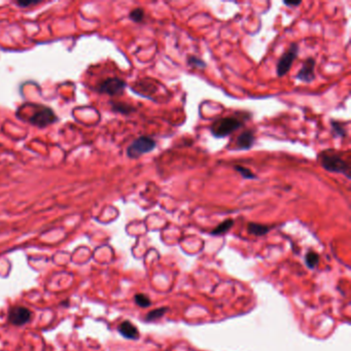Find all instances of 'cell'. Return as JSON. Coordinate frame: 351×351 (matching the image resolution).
I'll return each instance as SVG.
<instances>
[{
    "instance_id": "1",
    "label": "cell",
    "mask_w": 351,
    "mask_h": 351,
    "mask_svg": "<svg viewBox=\"0 0 351 351\" xmlns=\"http://www.w3.org/2000/svg\"><path fill=\"white\" fill-rule=\"evenodd\" d=\"M319 160L327 171L344 174L347 179H350V166L340 156L330 154V152H324L319 156Z\"/></svg>"
},
{
    "instance_id": "2",
    "label": "cell",
    "mask_w": 351,
    "mask_h": 351,
    "mask_svg": "<svg viewBox=\"0 0 351 351\" xmlns=\"http://www.w3.org/2000/svg\"><path fill=\"white\" fill-rule=\"evenodd\" d=\"M157 147V142L149 136H142L129 146L127 150V155L131 159L140 158L143 155L153 152Z\"/></svg>"
},
{
    "instance_id": "3",
    "label": "cell",
    "mask_w": 351,
    "mask_h": 351,
    "mask_svg": "<svg viewBox=\"0 0 351 351\" xmlns=\"http://www.w3.org/2000/svg\"><path fill=\"white\" fill-rule=\"evenodd\" d=\"M242 127V122L236 118H222L216 121L210 128L212 134L217 138H224Z\"/></svg>"
},
{
    "instance_id": "4",
    "label": "cell",
    "mask_w": 351,
    "mask_h": 351,
    "mask_svg": "<svg viewBox=\"0 0 351 351\" xmlns=\"http://www.w3.org/2000/svg\"><path fill=\"white\" fill-rule=\"evenodd\" d=\"M298 53H299V46L298 44L293 43L290 49L287 52H285L282 57H280L276 67V73L279 78H283L289 74L294 61L298 57Z\"/></svg>"
},
{
    "instance_id": "5",
    "label": "cell",
    "mask_w": 351,
    "mask_h": 351,
    "mask_svg": "<svg viewBox=\"0 0 351 351\" xmlns=\"http://www.w3.org/2000/svg\"><path fill=\"white\" fill-rule=\"evenodd\" d=\"M57 121V117L55 113L49 108H42L37 113H34L33 116L29 119V122L40 128H45L47 126L52 125Z\"/></svg>"
},
{
    "instance_id": "6",
    "label": "cell",
    "mask_w": 351,
    "mask_h": 351,
    "mask_svg": "<svg viewBox=\"0 0 351 351\" xmlns=\"http://www.w3.org/2000/svg\"><path fill=\"white\" fill-rule=\"evenodd\" d=\"M32 312L23 306H14L9 310V322L14 326H24L31 321Z\"/></svg>"
},
{
    "instance_id": "7",
    "label": "cell",
    "mask_w": 351,
    "mask_h": 351,
    "mask_svg": "<svg viewBox=\"0 0 351 351\" xmlns=\"http://www.w3.org/2000/svg\"><path fill=\"white\" fill-rule=\"evenodd\" d=\"M126 88V83L118 78H111L103 81L98 86V91L102 94H108L111 96L120 95L124 92Z\"/></svg>"
},
{
    "instance_id": "8",
    "label": "cell",
    "mask_w": 351,
    "mask_h": 351,
    "mask_svg": "<svg viewBox=\"0 0 351 351\" xmlns=\"http://www.w3.org/2000/svg\"><path fill=\"white\" fill-rule=\"evenodd\" d=\"M317 61L313 58H308L306 61H304L301 69L299 70V73L296 76V79L305 83V84H310L315 80V73L314 68Z\"/></svg>"
},
{
    "instance_id": "9",
    "label": "cell",
    "mask_w": 351,
    "mask_h": 351,
    "mask_svg": "<svg viewBox=\"0 0 351 351\" xmlns=\"http://www.w3.org/2000/svg\"><path fill=\"white\" fill-rule=\"evenodd\" d=\"M255 133L251 130H248L245 132H242L237 140H236V148L239 151H248L250 149L253 148L254 144H255Z\"/></svg>"
},
{
    "instance_id": "10",
    "label": "cell",
    "mask_w": 351,
    "mask_h": 351,
    "mask_svg": "<svg viewBox=\"0 0 351 351\" xmlns=\"http://www.w3.org/2000/svg\"><path fill=\"white\" fill-rule=\"evenodd\" d=\"M118 331L126 339L137 340L139 338V331H138V329L129 321L123 322L119 326Z\"/></svg>"
},
{
    "instance_id": "11",
    "label": "cell",
    "mask_w": 351,
    "mask_h": 351,
    "mask_svg": "<svg viewBox=\"0 0 351 351\" xmlns=\"http://www.w3.org/2000/svg\"><path fill=\"white\" fill-rule=\"evenodd\" d=\"M248 231L254 236H264L270 231V227L257 223H250L248 225Z\"/></svg>"
},
{
    "instance_id": "12",
    "label": "cell",
    "mask_w": 351,
    "mask_h": 351,
    "mask_svg": "<svg viewBox=\"0 0 351 351\" xmlns=\"http://www.w3.org/2000/svg\"><path fill=\"white\" fill-rule=\"evenodd\" d=\"M233 226H234V221L233 220H231V219L226 220V221H224L222 224H220L217 228H215L212 231V235H214V236L223 235V234L227 233L229 230H231Z\"/></svg>"
},
{
    "instance_id": "13",
    "label": "cell",
    "mask_w": 351,
    "mask_h": 351,
    "mask_svg": "<svg viewBox=\"0 0 351 351\" xmlns=\"http://www.w3.org/2000/svg\"><path fill=\"white\" fill-rule=\"evenodd\" d=\"M167 312H168V308L167 307H162V308H157L155 310H152V311H150L146 315V321L147 322L158 321V320L162 319Z\"/></svg>"
},
{
    "instance_id": "14",
    "label": "cell",
    "mask_w": 351,
    "mask_h": 351,
    "mask_svg": "<svg viewBox=\"0 0 351 351\" xmlns=\"http://www.w3.org/2000/svg\"><path fill=\"white\" fill-rule=\"evenodd\" d=\"M331 126H332V132L335 137H341V138L346 137L347 131L345 129L344 124L337 121H331Z\"/></svg>"
},
{
    "instance_id": "15",
    "label": "cell",
    "mask_w": 351,
    "mask_h": 351,
    "mask_svg": "<svg viewBox=\"0 0 351 351\" xmlns=\"http://www.w3.org/2000/svg\"><path fill=\"white\" fill-rule=\"evenodd\" d=\"M113 110L117 113L123 114V115H130L132 113L135 112V109L129 104L126 103H122V102H117V103H113Z\"/></svg>"
},
{
    "instance_id": "16",
    "label": "cell",
    "mask_w": 351,
    "mask_h": 351,
    "mask_svg": "<svg viewBox=\"0 0 351 351\" xmlns=\"http://www.w3.org/2000/svg\"><path fill=\"white\" fill-rule=\"evenodd\" d=\"M234 168H235V170L241 175V177H242L243 179H245V180H256V179H257V177L255 175V173H254L251 169H249V168H247V167L240 166V165H236Z\"/></svg>"
},
{
    "instance_id": "17",
    "label": "cell",
    "mask_w": 351,
    "mask_h": 351,
    "mask_svg": "<svg viewBox=\"0 0 351 351\" xmlns=\"http://www.w3.org/2000/svg\"><path fill=\"white\" fill-rule=\"evenodd\" d=\"M305 262H306V265L308 268L313 269L318 266V264L320 262V256L314 252H309L305 257Z\"/></svg>"
},
{
    "instance_id": "18",
    "label": "cell",
    "mask_w": 351,
    "mask_h": 351,
    "mask_svg": "<svg viewBox=\"0 0 351 351\" xmlns=\"http://www.w3.org/2000/svg\"><path fill=\"white\" fill-rule=\"evenodd\" d=\"M134 301L135 303L139 306V307H142V308H148L152 305V302L151 300L149 299L148 296L144 295V294H137L135 295L134 297Z\"/></svg>"
},
{
    "instance_id": "19",
    "label": "cell",
    "mask_w": 351,
    "mask_h": 351,
    "mask_svg": "<svg viewBox=\"0 0 351 351\" xmlns=\"http://www.w3.org/2000/svg\"><path fill=\"white\" fill-rule=\"evenodd\" d=\"M129 18L131 21L135 22V23H140L143 22L145 19V11L143 9H135L133 10L130 14H129Z\"/></svg>"
},
{
    "instance_id": "20",
    "label": "cell",
    "mask_w": 351,
    "mask_h": 351,
    "mask_svg": "<svg viewBox=\"0 0 351 351\" xmlns=\"http://www.w3.org/2000/svg\"><path fill=\"white\" fill-rule=\"evenodd\" d=\"M188 65L191 67H195L198 69H203L206 67V63L205 61H203L202 59L196 57V56H190L188 58Z\"/></svg>"
},
{
    "instance_id": "21",
    "label": "cell",
    "mask_w": 351,
    "mask_h": 351,
    "mask_svg": "<svg viewBox=\"0 0 351 351\" xmlns=\"http://www.w3.org/2000/svg\"><path fill=\"white\" fill-rule=\"evenodd\" d=\"M39 4H41V2H19V3H17V5L22 7V8H28V7L35 6V5H39Z\"/></svg>"
},
{
    "instance_id": "22",
    "label": "cell",
    "mask_w": 351,
    "mask_h": 351,
    "mask_svg": "<svg viewBox=\"0 0 351 351\" xmlns=\"http://www.w3.org/2000/svg\"><path fill=\"white\" fill-rule=\"evenodd\" d=\"M284 5L289 8H297L301 5V2H284Z\"/></svg>"
}]
</instances>
